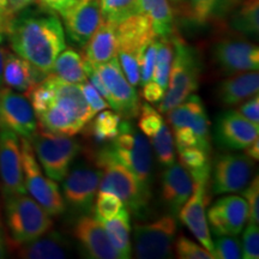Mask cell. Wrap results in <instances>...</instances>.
<instances>
[{"instance_id": "obj_37", "label": "cell", "mask_w": 259, "mask_h": 259, "mask_svg": "<svg viewBox=\"0 0 259 259\" xmlns=\"http://www.w3.org/2000/svg\"><path fill=\"white\" fill-rule=\"evenodd\" d=\"M100 6L103 19L113 23L141 14L139 0H100Z\"/></svg>"}, {"instance_id": "obj_44", "label": "cell", "mask_w": 259, "mask_h": 259, "mask_svg": "<svg viewBox=\"0 0 259 259\" xmlns=\"http://www.w3.org/2000/svg\"><path fill=\"white\" fill-rule=\"evenodd\" d=\"M79 85H80V89H82L84 99H85V101L88 102L89 107L92 108V111L95 113V114L103 111V109L109 108L108 102H107L106 100L100 95L99 92L94 88L93 84L89 83V80L79 84Z\"/></svg>"}, {"instance_id": "obj_34", "label": "cell", "mask_w": 259, "mask_h": 259, "mask_svg": "<svg viewBox=\"0 0 259 259\" xmlns=\"http://www.w3.org/2000/svg\"><path fill=\"white\" fill-rule=\"evenodd\" d=\"M96 118H93L90 125V134L97 142H112L120 132L121 116L116 112L103 111L99 112Z\"/></svg>"}, {"instance_id": "obj_23", "label": "cell", "mask_w": 259, "mask_h": 259, "mask_svg": "<svg viewBox=\"0 0 259 259\" xmlns=\"http://www.w3.org/2000/svg\"><path fill=\"white\" fill-rule=\"evenodd\" d=\"M73 235L82 246L84 253L93 259H121L113 247L101 222L92 216L83 215L73 229Z\"/></svg>"}, {"instance_id": "obj_35", "label": "cell", "mask_w": 259, "mask_h": 259, "mask_svg": "<svg viewBox=\"0 0 259 259\" xmlns=\"http://www.w3.org/2000/svg\"><path fill=\"white\" fill-rule=\"evenodd\" d=\"M171 59H173V42H171V38L158 37L153 79L151 80L156 82L164 90L168 87Z\"/></svg>"}, {"instance_id": "obj_9", "label": "cell", "mask_w": 259, "mask_h": 259, "mask_svg": "<svg viewBox=\"0 0 259 259\" xmlns=\"http://www.w3.org/2000/svg\"><path fill=\"white\" fill-rule=\"evenodd\" d=\"M22 162H23L24 185L27 192L34 198L51 216H59L66 209L57 181L42 173V168L35 156L30 141L21 138Z\"/></svg>"}, {"instance_id": "obj_13", "label": "cell", "mask_w": 259, "mask_h": 259, "mask_svg": "<svg viewBox=\"0 0 259 259\" xmlns=\"http://www.w3.org/2000/svg\"><path fill=\"white\" fill-rule=\"evenodd\" d=\"M97 168V167H96ZM79 166L69 170L63 180V198L74 211L89 213L99 191L101 169Z\"/></svg>"}, {"instance_id": "obj_20", "label": "cell", "mask_w": 259, "mask_h": 259, "mask_svg": "<svg viewBox=\"0 0 259 259\" xmlns=\"http://www.w3.org/2000/svg\"><path fill=\"white\" fill-rule=\"evenodd\" d=\"M212 57L222 72L231 76L245 71H258L259 67L258 46L244 40L219 41L212 50Z\"/></svg>"}, {"instance_id": "obj_51", "label": "cell", "mask_w": 259, "mask_h": 259, "mask_svg": "<svg viewBox=\"0 0 259 259\" xmlns=\"http://www.w3.org/2000/svg\"><path fill=\"white\" fill-rule=\"evenodd\" d=\"M5 56H6V52L0 48V88L3 87V69H4V61H5Z\"/></svg>"}, {"instance_id": "obj_22", "label": "cell", "mask_w": 259, "mask_h": 259, "mask_svg": "<svg viewBox=\"0 0 259 259\" xmlns=\"http://www.w3.org/2000/svg\"><path fill=\"white\" fill-rule=\"evenodd\" d=\"M167 114L173 130L181 127L192 130L202 142L203 147L210 151V121L205 106L199 96L190 95Z\"/></svg>"}, {"instance_id": "obj_24", "label": "cell", "mask_w": 259, "mask_h": 259, "mask_svg": "<svg viewBox=\"0 0 259 259\" xmlns=\"http://www.w3.org/2000/svg\"><path fill=\"white\" fill-rule=\"evenodd\" d=\"M193 191V179L190 171L180 163L168 166L162 176L161 198L173 215H178Z\"/></svg>"}, {"instance_id": "obj_30", "label": "cell", "mask_w": 259, "mask_h": 259, "mask_svg": "<svg viewBox=\"0 0 259 259\" xmlns=\"http://www.w3.org/2000/svg\"><path fill=\"white\" fill-rule=\"evenodd\" d=\"M100 222L105 228L113 247L119 252L121 259H128L131 257V241H130L131 223H130L128 210L122 208L113 218L101 220Z\"/></svg>"}, {"instance_id": "obj_7", "label": "cell", "mask_w": 259, "mask_h": 259, "mask_svg": "<svg viewBox=\"0 0 259 259\" xmlns=\"http://www.w3.org/2000/svg\"><path fill=\"white\" fill-rule=\"evenodd\" d=\"M30 143L42 169L54 181L64 180L74 158L82 151V144L73 136L54 135L46 131H37Z\"/></svg>"}, {"instance_id": "obj_8", "label": "cell", "mask_w": 259, "mask_h": 259, "mask_svg": "<svg viewBox=\"0 0 259 259\" xmlns=\"http://www.w3.org/2000/svg\"><path fill=\"white\" fill-rule=\"evenodd\" d=\"M112 153L137 177L139 183L149 190L153 174V148L147 137L121 121L120 132L109 144Z\"/></svg>"}, {"instance_id": "obj_31", "label": "cell", "mask_w": 259, "mask_h": 259, "mask_svg": "<svg viewBox=\"0 0 259 259\" xmlns=\"http://www.w3.org/2000/svg\"><path fill=\"white\" fill-rule=\"evenodd\" d=\"M239 0H187V16L193 23L204 25L228 14Z\"/></svg>"}, {"instance_id": "obj_46", "label": "cell", "mask_w": 259, "mask_h": 259, "mask_svg": "<svg viewBox=\"0 0 259 259\" xmlns=\"http://www.w3.org/2000/svg\"><path fill=\"white\" fill-rule=\"evenodd\" d=\"M78 0H37L38 5L47 11L63 16L67 10H70Z\"/></svg>"}, {"instance_id": "obj_6", "label": "cell", "mask_w": 259, "mask_h": 259, "mask_svg": "<svg viewBox=\"0 0 259 259\" xmlns=\"http://www.w3.org/2000/svg\"><path fill=\"white\" fill-rule=\"evenodd\" d=\"M6 223L11 238L19 245L40 238L53 226L50 213L27 193L6 197Z\"/></svg>"}, {"instance_id": "obj_27", "label": "cell", "mask_w": 259, "mask_h": 259, "mask_svg": "<svg viewBox=\"0 0 259 259\" xmlns=\"http://www.w3.org/2000/svg\"><path fill=\"white\" fill-rule=\"evenodd\" d=\"M116 23L105 21L84 46L83 59L93 65L103 64L116 56Z\"/></svg>"}, {"instance_id": "obj_32", "label": "cell", "mask_w": 259, "mask_h": 259, "mask_svg": "<svg viewBox=\"0 0 259 259\" xmlns=\"http://www.w3.org/2000/svg\"><path fill=\"white\" fill-rule=\"evenodd\" d=\"M51 73L72 84H82L88 80L83 57L72 48H65L58 56Z\"/></svg>"}, {"instance_id": "obj_29", "label": "cell", "mask_w": 259, "mask_h": 259, "mask_svg": "<svg viewBox=\"0 0 259 259\" xmlns=\"http://www.w3.org/2000/svg\"><path fill=\"white\" fill-rule=\"evenodd\" d=\"M139 6L157 37L174 35V15L168 0H139Z\"/></svg>"}, {"instance_id": "obj_48", "label": "cell", "mask_w": 259, "mask_h": 259, "mask_svg": "<svg viewBox=\"0 0 259 259\" xmlns=\"http://www.w3.org/2000/svg\"><path fill=\"white\" fill-rule=\"evenodd\" d=\"M14 17L15 14L10 8L9 0H0V34L4 35L8 32V28Z\"/></svg>"}, {"instance_id": "obj_19", "label": "cell", "mask_w": 259, "mask_h": 259, "mask_svg": "<svg viewBox=\"0 0 259 259\" xmlns=\"http://www.w3.org/2000/svg\"><path fill=\"white\" fill-rule=\"evenodd\" d=\"M61 17L65 34L74 46L79 48L85 46L103 22L100 0H78Z\"/></svg>"}, {"instance_id": "obj_47", "label": "cell", "mask_w": 259, "mask_h": 259, "mask_svg": "<svg viewBox=\"0 0 259 259\" xmlns=\"http://www.w3.org/2000/svg\"><path fill=\"white\" fill-rule=\"evenodd\" d=\"M164 93L166 90L162 89L160 85L154 80H150L147 84L143 85V90H142V96L144 97V100L149 103H158L161 102V100L163 99Z\"/></svg>"}, {"instance_id": "obj_53", "label": "cell", "mask_w": 259, "mask_h": 259, "mask_svg": "<svg viewBox=\"0 0 259 259\" xmlns=\"http://www.w3.org/2000/svg\"><path fill=\"white\" fill-rule=\"evenodd\" d=\"M170 2H173L174 4H180V3L183 2V0H170Z\"/></svg>"}, {"instance_id": "obj_43", "label": "cell", "mask_w": 259, "mask_h": 259, "mask_svg": "<svg viewBox=\"0 0 259 259\" xmlns=\"http://www.w3.org/2000/svg\"><path fill=\"white\" fill-rule=\"evenodd\" d=\"M242 258L258 259L259 258V229L258 225L248 223L242 236Z\"/></svg>"}, {"instance_id": "obj_1", "label": "cell", "mask_w": 259, "mask_h": 259, "mask_svg": "<svg viewBox=\"0 0 259 259\" xmlns=\"http://www.w3.org/2000/svg\"><path fill=\"white\" fill-rule=\"evenodd\" d=\"M37 125L54 135L76 136L96 114L92 111L79 84L67 83L48 73L27 92Z\"/></svg>"}, {"instance_id": "obj_40", "label": "cell", "mask_w": 259, "mask_h": 259, "mask_svg": "<svg viewBox=\"0 0 259 259\" xmlns=\"http://www.w3.org/2000/svg\"><path fill=\"white\" fill-rule=\"evenodd\" d=\"M177 257L179 259H215L212 253L196 242L181 235L174 242Z\"/></svg>"}, {"instance_id": "obj_3", "label": "cell", "mask_w": 259, "mask_h": 259, "mask_svg": "<svg viewBox=\"0 0 259 259\" xmlns=\"http://www.w3.org/2000/svg\"><path fill=\"white\" fill-rule=\"evenodd\" d=\"M95 162L96 167L102 171L99 190L114 193L122 200L126 209L138 216L143 215L150 200V191L114 156L109 145L100 149Z\"/></svg>"}, {"instance_id": "obj_50", "label": "cell", "mask_w": 259, "mask_h": 259, "mask_svg": "<svg viewBox=\"0 0 259 259\" xmlns=\"http://www.w3.org/2000/svg\"><path fill=\"white\" fill-rule=\"evenodd\" d=\"M245 155H247L251 160H259V141L255 139L253 143H251L247 148H245Z\"/></svg>"}, {"instance_id": "obj_17", "label": "cell", "mask_w": 259, "mask_h": 259, "mask_svg": "<svg viewBox=\"0 0 259 259\" xmlns=\"http://www.w3.org/2000/svg\"><path fill=\"white\" fill-rule=\"evenodd\" d=\"M138 127L151 142L157 161L164 167L176 162V144L169 126L162 118L161 113L149 103L141 105L138 113Z\"/></svg>"}, {"instance_id": "obj_52", "label": "cell", "mask_w": 259, "mask_h": 259, "mask_svg": "<svg viewBox=\"0 0 259 259\" xmlns=\"http://www.w3.org/2000/svg\"><path fill=\"white\" fill-rule=\"evenodd\" d=\"M6 255V244L4 234H3L2 228H0V258H4Z\"/></svg>"}, {"instance_id": "obj_18", "label": "cell", "mask_w": 259, "mask_h": 259, "mask_svg": "<svg viewBox=\"0 0 259 259\" xmlns=\"http://www.w3.org/2000/svg\"><path fill=\"white\" fill-rule=\"evenodd\" d=\"M206 219L209 228L215 235H238L247 222V203L244 197L238 194L225 196L210 206Z\"/></svg>"}, {"instance_id": "obj_55", "label": "cell", "mask_w": 259, "mask_h": 259, "mask_svg": "<svg viewBox=\"0 0 259 259\" xmlns=\"http://www.w3.org/2000/svg\"><path fill=\"white\" fill-rule=\"evenodd\" d=\"M2 36H3V35H2V34H0V38H2Z\"/></svg>"}, {"instance_id": "obj_36", "label": "cell", "mask_w": 259, "mask_h": 259, "mask_svg": "<svg viewBox=\"0 0 259 259\" xmlns=\"http://www.w3.org/2000/svg\"><path fill=\"white\" fill-rule=\"evenodd\" d=\"M180 164L190 171L191 177H199L210 174L209 151L198 147L178 149Z\"/></svg>"}, {"instance_id": "obj_38", "label": "cell", "mask_w": 259, "mask_h": 259, "mask_svg": "<svg viewBox=\"0 0 259 259\" xmlns=\"http://www.w3.org/2000/svg\"><path fill=\"white\" fill-rule=\"evenodd\" d=\"M124 208V203L115 196L114 193L108 192V191H99L95 202V219L101 221V220L111 219L116 215L120 210Z\"/></svg>"}, {"instance_id": "obj_15", "label": "cell", "mask_w": 259, "mask_h": 259, "mask_svg": "<svg viewBox=\"0 0 259 259\" xmlns=\"http://www.w3.org/2000/svg\"><path fill=\"white\" fill-rule=\"evenodd\" d=\"M0 180L6 197L27 193L21 141L11 130L0 131Z\"/></svg>"}, {"instance_id": "obj_49", "label": "cell", "mask_w": 259, "mask_h": 259, "mask_svg": "<svg viewBox=\"0 0 259 259\" xmlns=\"http://www.w3.org/2000/svg\"><path fill=\"white\" fill-rule=\"evenodd\" d=\"M34 2L35 0H9V4L12 12L17 14V12L22 11V10L29 8Z\"/></svg>"}, {"instance_id": "obj_45", "label": "cell", "mask_w": 259, "mask_h": 259, "mask_svg": "<svg viewBox=\"0 0 259 259\" xmlns=\"http://www.w3.org/2000/svg\"><path fill=\"white\" fill-rule=\"evenodd\" d=\"M238 112L247 119L248 121H251L252 124L259 126V97L257 95L247 99V101L242 103L239 107Z\"/></svg>"}, {"instance_id": "obj_33", "label": "cell", "mask_w": 259, "mask_h": 259, "mask_svg": "<svg viewBox=\"0 0 259 259\" xmlns=\"http://www.w3.org/2000/svg\"><path fill=\"white\" fill-rule=\"evenodd\" d=\"M232 28L245 35L257 36L259 31V2L244 0L233 15Z\"/></svg>"}, {"instance_id": "obj_26", "label": "cell", "mask_w": 259, "mask_h": 259, "mask_svg": "<svg viewBox=\"0 0 259 259\" xmlns=\"http://www.w3.org/2000/svg\"><path fill=\"white\" fill-rule=\"evenodd\" d=\"M259 90V73L257 71L232 74L222 80L218 88L219 101L225 106H235L257 95Z\"/></svg>"}, {"instance_id": "obj_2", "label": "cell", "mask_w": 259, "mask_h": 259, "mask_svg": "<svg viewBox=\"0 0 259 259\" xmlns=\"http://www.w3.org/2000/svg\"><path fill=\"white\" fill-rule=\"evenodd\" d=\"M8 28L11 48L45 74L51 73L54 61L66 48L60 18L45 9L19 11Z\"/></svg>"}, {"instance_id": "obj_41", "label": "cell", "mask_w": 259, "mask_h": 259, "mask_svg": "<svg viewBox=\"0 0 259 259\" xmlns=\"http://www.w3.org/2000/svg\"><path fill=\"white\" fill-rule=\"evenodd\" d=\"M157 40L158 37H155L151 40L145 47V50L142 54L141 61H139V73H141V84L144 85L148 82L153 79V72L155 66V57H156L157 50Z\"/></svg>"}, {"instance_id": "obj_28", "label": "cell", "mask_w": 259, "mask_h": 259, "mask_svg": "<svg viewBox=\"0 0 259 259\" xmlns=\"http://www.w3.org/2000/svg\"><path fill=\"white\" fill-rule=\"evenodd\" d=\"M69 245L59 233L44 234L22 245L19 257L29 259H63L67 257Z\"/></svg>"}, {"instance_id": "obj_5", "label": "cell", "mask_w": 259, "mask_h": 259, "mask_svg": "<svg viewBox=\"0 0 259 259\" xmlns=\"http://www.w3.org/2000/svg\"><path fill=\"white\" fill-rule=\"evenodd\" d=\"M116 59L131 85L141 84L139 61L147 45L155 37L153 27L143 14L116 23Z\"/></svg>"}, {"instance_id": "obj_14", "label": "cell", "mask_w": 259, "mask_h": 259, "mask_svg": "<svg viewBox=\"0 0 259 259\" xmlns=\"http://www.w3.org/2000/svg\"><path fill=\"white\" fill-rule=\"evenodd\" d=\"M0 121L3 128L11 130L21 138H31L37 132V119L31 103L12 89H0Z\"/></svg>"}, {"instance_id": "obj_39", "label": "cell", "mask_w": 259, "mask_h": 259, "mask_svg": "<svg viewBox=\"0 0 259 259\" xmlns=\"http://www.w3.org/2000/svg\"><path fill=\"white\" fill-rule=\"evenodd\" d=\"M213 242V257L219 259H240L242 248L236 235L218 236Z\"/></svg>"}, {"instance_id": "obj_16", "label": "cell", "mask_w": 259, "mask_h": 259, "mask_svg": "<svg viewBox=\"0 0 259 259\" xmlns=\"http://www.w3.org/2000/svg\"><path fill=\"white\" fill-rule=\"evenodd\" d=\"M208 183L209 178L193 179L192 193L178 215L180 221L198 239L200 245H203V247L213 254V242L205 211L206 203H208V194H206Z\"/></svg>"}, {"instance_id": "obj_25", "label": "cell", "mask_w": 259, "mask_h": 259, "mask_svg": "<svg viewBox=\"0 0 259 259\" xmlns=\"http://www.w3.org/2000/svg\"><path fill=\"white\" fill-rule=\"evenodd\" d=\"M46 76L47 74L41 72L23 58L16 53L6 52L4 69H3V82L10 89L17 92H28L31 87L41 82Z\"/></svg>"}, {"instance_id": "obj_21", "label": "cell", "mask_w": 259, "mask_h": 259, "mask_svg": "<svg viewBox=\"0 0 259 259\" xmlns=\"http://www.w3.org/2000/svg\"><path fill=\"white\" fill-rule=\"evenodd\" d=\"M259 136V126L252 124L234 109L223 112L218 118L215 139L228 150H242Z\"/></svg>"}, {"instance_id": "obj_54", "label": "cell", "mask_w": 259, "mask_h": 259, "mask_svg": "<svg viewBox=\"0 0 259 259\" xmlns=\"http://www.w3.org/2000/svg\"><path fill=\"white\" fill-rule=\"evenodd\" d=\"M3 130V125H2V121H0V131H2Z\"/></svg>"}, {"instance_id": "obj_42", "label": "cell", "mask_w": 259, "mask_h": 259, "mask_svg": "<svg viewBox=\"0 0 259 259\" xmlns=\"http://www.w3.org/2000/svg\"><path fill=\"white\" fill-rule=\"evenodd\" d=\"M242 191L248 208V223H259V179L255 177Z\"/></svg>"}, {"instance_id": "obj_10", "label": "cell", "mask_w": 259, "mask_h": 259, "mask_svg": "<svg viewBox=\"0 0 259 259\" xmlns=\"http://www.w3.org/2000/svg\"><path fill=\"white\" fill-rule=\"evenodd\" d=\"M177 236V220L164 215L156 221L136 225L135 253L139 259H167L173 257Z\"/></svg>"}, {"instance_id": "obj_4", "label": "cell", "mask_w": 259, "mask_h": 259, "mask_svg": "<svg viewBox=\"0 0 259 259\" xmlns=\"http://www.w3.org/2000/svg\"><path fill=\"white\" fill-rule=\"evenodd\" d=\"M173 59H171L168 92L158 105V112L168 113L171 108L184 102L198 89L200 61L197 52L178 35H171Z\"/></svg>"}, {"instance_id": "obj_12", "label": "cell", "mask_w": 259, "mask_h": 259, "mask_svg": "<svg viewBox=\"0 0 259 259\" xmlns=\"http://www.w3.org/2000/svg\"><path fill=\"white\" fill-rule=\"evenodd\" d=\"M254 162L245 154H223L210 168L213 194L234 193L248 185L253 174Z\"/></svg>"}, {"instance_id": "obj_11", "label": "cell", "mask_w": 259, "mask_h": 259, "mask_svg": "<svg viewBox=\"0 0 259 259\" xmlns=\"http://www.w3.org/2000/svg\"><path fill=\"white\" fill-rule=\"evenodd\" d=\"M105 83L109 95V107L125 120L138 116L141 109L137 92L128 83L116 57L103 64L94 65Z\"/></svg>"}]
</instances>
